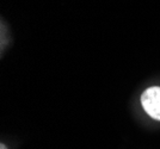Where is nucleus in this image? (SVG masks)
<instances>
[{
	"instance_id": "f257e3e1",
	"label": "nucleus",
	"mask_w": 160,
	"mask_h": 149,
	"mask_svg": "<svg viewBox=\"0 0 160 149\" xmlns=\"http://www.w3.org/2000/svg\"><path fill=\"white\" fill-rule=\"evenodd\" d=\"M141 105L147 115L160 121V87L153 86L147 88L141 94Z\"/></svg>"
},
{
	"instance_id": "f03ea898",
	"label": "nucleus",
	"mask_w": 160,
	"mask_h": 149,
	"mask_svg": "<svg viewBox=\"0 0 160 149\" xmlns=\"http://www.w3.org/2000/svg\"><path fill=\"white\" fill-rule=\"evenodd\" d=\"M0 149H7V148H6V146H5L4 143H1V144H0Z\"/></svg>"
}]
</instances>
